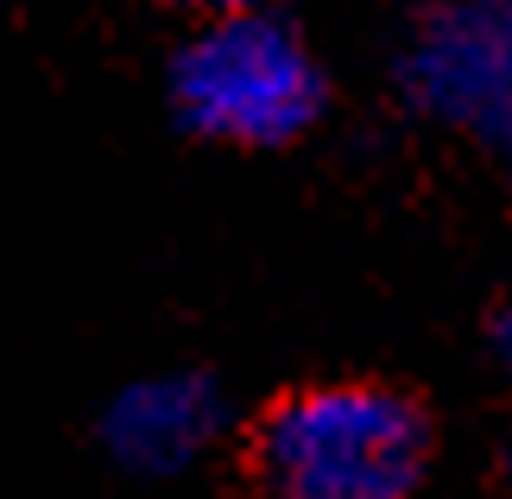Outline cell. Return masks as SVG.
I'll list each match as a JSON object with an SVG mask.
<instances>
[{
  "mask_svg": "<svg viewBox=\"0 0 512 499\" xmlns=\"http://www.w3.org/2000/svg\"><path fill=\"white\" fill-rule=\"evenodd\" d=\"M424 455V411L386 386H310L260 424V474L272 499H411Z\"/></svg>",
  "mask_w": 512,
  "mask_h": 499,
  "instance_id": "1",
  "label": "cell"
},
{
  "mask_svg": "<svg viewBox=\"0 0 512 499\" xmlns=\"http://www.w3.org/2000/svg\"><path fill=\"white\" fill-rule=\"evenodd\" d=\"M177 114L228 146H285L323 108V70L272 13H222L171 64Z\"/></svg>",
  "mask_w": 512,
  "mask_h": 499,
  "instance_id": "2",
  "label": "cell"
},
{
  "mask_svg": "<svg viewBox=\"0 0 512 499\" xmlns=\"http://www.w3.org/2000/svg\"><path fill=\"white\" fill-rule=\"evenodd\" d=\"M405 89L437 121L512 146V0H456L424 19Z\"/></svg>",
  "mask_w": 512,
  "mask_h": 499,
  "instance_id": "3",
  "label": "cell"
},
{
  "mask_svg": "<svg viewBox=\"0 0 512 499\" xmlns=\"http://www.w3.org/2000/svg\"><path fill=\"white\" fill-rule=\"evenodd\" d=\"M215 424H222V398H215V386L203 373H159V379H140V386H127L114 398L102 436L127 468L171 474L209 449Z\"/></svg>",
  "mask_w": 512,
  "mask_h": 499,
  "instance_id": "4",
  "label": "cell"
},
{
  "mask_svg": "<svg viewBox=\"0 0 512 499\" xmlns=\"http://www.w3.org/2000/svg\"><path fill=\"white\" fill-rule=\"evenodd\" d=\"M190 7H215V13H260L266 0H190Z\"/></svg>",
  "mask_w": 512,
  "mask_h": 499,
  "instance_id": "5",
  "label": "cell"
},
{
  "mask_svg": "<svg viewBox=\"0 0 512 499\" xmlns=\"http://www.w3.org/2000/svg\"><path fill=\"white\" fill-rule=\"evenodd\" d=\"M500 348H506V367H512V310H506V323H500Z\"/></svg>",
  "mask_w": 512,
  "mask_h": 499,
  "instance_id": "6",
  "label": "cell"
}]
</instances>
